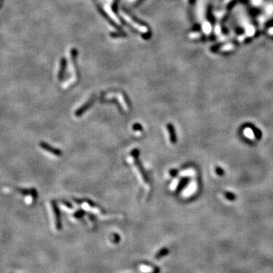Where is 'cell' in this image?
<instances>
[{
	"label": "cell",
	"instance_id": "cell-1",
	"mask_svg": "<svg viewBox=\"0 0 273 273\" xmlns=\"http://www.w3.org/2000/svg\"><path fill=\"white\" fill-rule=\"evenodd\" d=\"M167 130L169 132V138H170V141L171 143H175L177 142V136H176L175 130V128L171 124H167Z\"/></svg>",
	"mask_w": 273,
	"mask_h": 273
},
{
	"label": "cell",
	"instance_id": "cell-2",
	"mask_svg": "<svg viewBox=\"0 0 273 273\" xmlns=\"http://www.w3.org/2000/svg\"><path fill=\"white\" fill-rule=\"evenodd\" d=\"M248 127H249V128L251 129L252 131H253V133H254V136H255V137H256L257 140H260V139H262V130H260V129H259L257 127L254 126V124H248Z\"/></svg>",
	"mask_w": 273,
	"mask_h": 273
},
{
	"label": "cell",
	"instance_id": "cell-3",
	"mask_svg": "<svg viewBox=\"0 0 273 273\" xmlns=\"http://www.w3.org/2000/svg\"><path fill=\"white\" fill-rule=\"evenodd\" d=\"M42 147L43 148L44 150H47L50 153L53 154V155H56V156H60L62 155V153H61L60 150H57V149H54V148H52L49 147L48 145L45 144V143H42Z\"/></svg>",
	"mask_w": 273,
	"mask_h": 273
},
{
	"label": "cell",
	"instance_id": "cell-4",
	"mask_svg": "<svg viewBox=\"0 0 273 273\" xmlns=\"http://www.w3.org/2000/svg\"><path fill=\"white\" fill-rule=\"evenodd\" d=\"M52 207H53V211H54L55 215H56V228H58V229H59L60 228H62V226H61L60 225L61 224L60 215H59V210H58V209H57L56 206V204H55V205L53 204Z\"/></svg>",
	"mask_w": 273,
	"mask_h": 273
},
{
	"label": "cell",
	"instance_id": "cell-5",
	"mask_svg": "<svg viewBox=\"0 0 273 273\" xmlns=\"http://www.w3.org/2000/svg\"><path fill=\"white\" fill-rule=\"evenodd\" d=\"M189 181H190V178H183V179L179 182V184H178V187H177V192H179V191H181L182 189L184 188V187L188 184Z\"/></svg>",
	"mask_w": 273,
	"mask_h": 273
},
{
	"label": "cell",
	"instance_id": "cell-6",
	"mask_svg": "<svg viewBox=\"0 0 273 273\" xmlns=\"http://www.w3.org/2000/svg\"><path fill=\"white\" fill-rule=\"evenodd\" d=\"M224 196L226 199H228L229 201H234L237 199L236 194L231 191H225L224 192Z\"/></svg>",
	"mask_w": 273,
	"mask_h": 273
},
{
	"label": "cell",
	"instance_id": "cell-7",
	"mask_svg": "<svg viewBox=\"0 0 273 273\" xmlns=\"http://www.w3.org/2000/svg\"><path fill=\"white\" fill-rule=\"evenodd\" d=\"M215 173L218 175L219 176H223L225 174V171L220 166H216L215 167Z\"/></svg>",
	"mask_w": 273,
	"mask_h": 273
},
{
	"label": "cell",
	"instance_id": "cell-8",
	"mask_svg": "<svg viewBox=\"0 0 273 273\" xmlns=\"http://www.w3.org/2000/svg\"><path fill=\"white\" fill-rule=\"evenodd\" d=\"M133 129H134V130H142V127H141V125H140L139 124H135L133 126Z\"/></svg>",
	"mask_w": 273,
	"mask_h": 273
},
{
	"label": "cell",
	"instance_id": "cell-9",
	"mask_svg": "<svg viewBox=\"0 0 273 273\" xmlns=\"http://www.w3.org/2000/svg\"><path fill=\"white\" fill-rule=\"evenodd\" d=\"M170 174H171L173 177H175V175H177V171H176V170H171V171H170Z\"/></svg>",
	"mask_w": 273,
	"mask_h": 273
}]
</instances>
